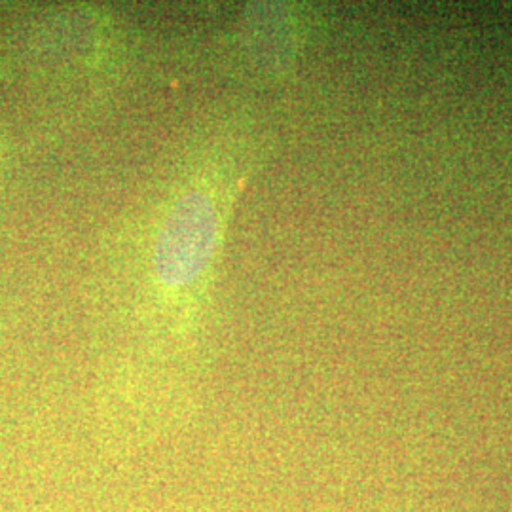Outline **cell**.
<instances>
[{"label": "cell", "instance_id": "obj_1", "mask_svg": "<svg viewBox=\"0 0 512 512\" xmlns=\"http://www.w3.org/2000/svg\"><path fill=\"white\" fill-rule=\"evenodd\" d=\"M213 239V213L200 196L181 203L167 226L162 243L165 281L184 283L202 268Z\"/></svg>", "mask_w": 512, "mask_h": 512}]
</instances>
